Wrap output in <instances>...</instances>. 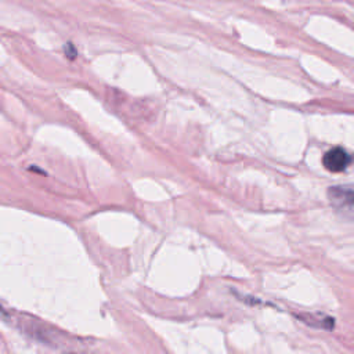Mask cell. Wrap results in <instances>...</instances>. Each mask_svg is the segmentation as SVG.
Returning a JSON list of instances; mask_svg holds the SVG:
<instances>
[{
  "instance_id": "obj_1",
  "label": "cell",
  "mask_w": 354,
  "mask_h": 354,
  "mask_svg": "<svg viewBox=\"0 0 354 354\" xmlns=\"http://www.w3.org/2000/svg\"><path fill=\"white\" fill-rule=\"evenodd\" d=\"M330 203L340 212L350 217H354V189L333 187L328 192Z\"/></svg>"
},
{
  "instance_id": "obj_2",
  "label": "cell",
  "mask_w": 354,
  "mask_h": 354,
  "mask_svg": "<svg viewBox=\"0 0 354 354\" xmlns=\"http://www.w3.org/2000/svg\"><path fill=\"white\" fill-rule=\"evenodd\" d=\"M348 163H350L348 153L343 148H339V147L329 149L328 152H325V155L322 158L324 167L332 173L343 171L348 166Z\"/></svg>"
},
{
  "instance_id": "obj_3",
  "label": "cell",
  "mask_w": 354,
  "mask_h": 354,
  "mask_svg": "<svg viewBox=\"0 0 354 354\" xmlns=\"http://www.w3.org/2000/svg\"><path fill=\"white\" fill-rule=\"evenodd\" d=\"M303 322L310 324L317 328H324V329H332L335 325V321L332 317H319V315H303L301 317Z\"/></svg>"
}]
</instances>
